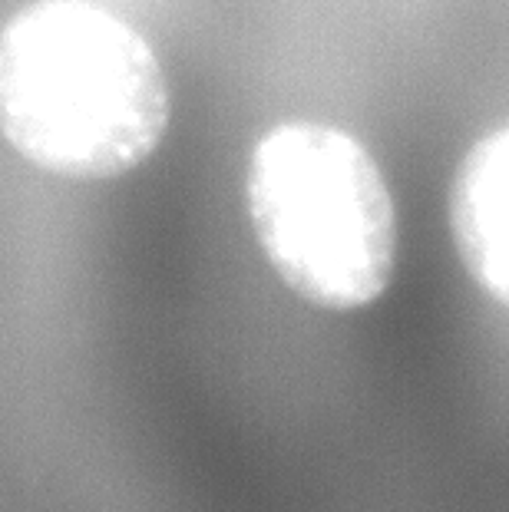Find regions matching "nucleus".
Listing matches in <instances>:
<instances>
[{
	"label": "nucleus",
	"instance_id": "nucleus-1",
	"mask_svg": "<svg viewBox=\"0 0 509 512\" xmlns=\"http://www.w3.org/2000/svg\"><path fill=\"white\" fill-rule=\"evenodd\" d=\"M172 119L153 43L96 0H30L0 24V136L40 172L119 179Z\"/></svg>",
	"mask_w": 509,
	"mask_h": 512
},
{
	"label": "nucleus",
	"instance_id": "nucleus-2",
	"mask_svg": "<svg viewBox=\"0 0 509 512\" xmlns=\"http://www.w3.org/2000/svg\"><path fill=\"white\" fill-rule=\"evenodd\" d=\"M245 215L278 281L311 308L361 311L397 271V205L361 139L288 119L255 139Z\"/></svg>",
	"mask_w": 509,
	"mask_h": 512
},
{
	"label": "nucleus",
	"instance_id": "nucleus-3",
	"mask_svg": "<svg viewBox=\"0 0 509 512\" xmlns=\"http://www.w3.org/2000/svg\"><path fill=\"white\" fill-rule=\"evenodd\" d=\"M447 215L463 271L509 308V126L476 139L463 156Z\"/></svg>",
	"mask_w": 509,
	"mask_h": 512
}]
</instances>
